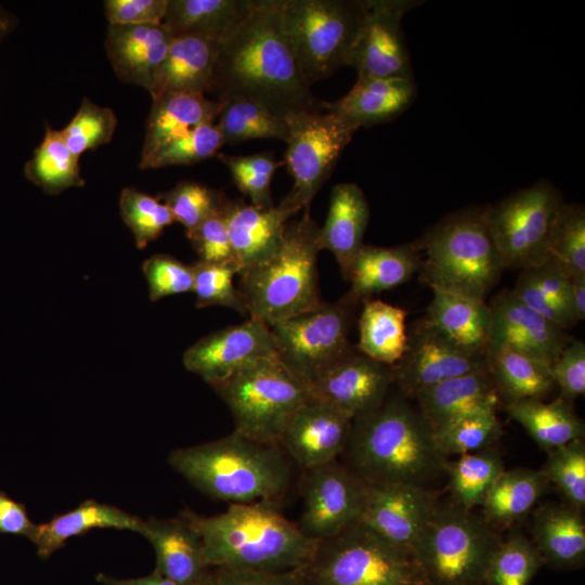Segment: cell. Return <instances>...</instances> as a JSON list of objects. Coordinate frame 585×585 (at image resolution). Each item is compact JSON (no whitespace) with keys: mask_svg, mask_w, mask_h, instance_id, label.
Here are the masks:
<instances>
[{"mask_svg":"<svg viewBox=\"0 0 585 585\" xmlns=\"http://www.w3.org/2000/svg\"><path fill=\"white\" fill-rule=\"evenodd\" d=\"M221 107L222 102L208 99L203 93H166L153 99L140 164L195 127L214 122Z\"/></svg>","mask_w":585,"mask_h":585,"instance_id":"obj_30","label":"cell"},{"mask_svg":"<svg viewBox=\"0 0 585 585\" xmlns=\"http://www.w3.org/2000/svg\"><path fill=\"white\" fill-rule=\"evenodd\" d=\"M142 271L147 281L152 301L193 290V265L185 264L170 255H153L143 262Z\"/></svg>","mask_w":585,"mask_h":585,"instance_id":"obj_52","label":"cell"},{"mask_svg":"<svg viewBox=\"0 0 585 585\" xmlns=\"http://www.w3.org/2000/svg\"><path fill=\"white\" fill-rule=\"evenodd\" d=\"M281 10L310 86L346 66L364 17V0H281Z\"/></svg>","mask_w":585,"mask_h":585,"instance_id":"obj_10","label":"cell"},{"mask_svg":"<svg viewBox=\"0 0 585 585\" xmlns=\"http://www.w3.org/2000/svg\"><path fill=\"white\" fill-rule=\"evenodd\" d=\"M286 121L284 164L294 185L283 200L297 213L310 208L358 129L321 106L289 115Z\"/></svg>","mask_w":585,"mask_h":585,"instance_id":"obj_12","label":"cell"},{"mask_svg":"<svg viewBox=\"0 0 585 585\" xmlns=\"http://www.w3.org/2000/svg\"><path fill=\"white\" fill-rule=\"evenodd\" d=\"M504 470L503 458L493 446L448 459L445 474L454 503L468 510L481 507Z\"/></svg>","mask_w":585,"mask_h":585,"instance_id":"obj_40","label":"cell"},{"mask_svg":"<svg viewBox=\"0 0 585 585\" xmlns=\"http://www.w3.org/2000/svg\"><path fill=\"white\" fill-rule=\"evenodd\" d=\"M320 226L310 208L287 223L280 248L265 261L238 274V291L247 315L271 324L322 302L317 255Z\"/></svg>","mask_w":585,"mask_h":585,"instance_id":"obj_5","label":"cell"},{"mask_svg":"<svg viewBox=\"0 0 585 585\" xmlns=\"http://www.w3.org/2000/svg\"><path fill=\"white\" fill-rule=\"evenodd\" d=\"M500 541L472 510L438 503L411 551L429 585H483Z\"/></svg>","mask_w":585,"mask_h":585,"instance_id":"obj_8","label":"cell"},{"mask_svg":"<svg viewBox=\"0 0 585 585\" xmlns=\"http://www.w3.org/2000/svg\"><path fill=\"white\" fill-rule=\"evenodd\" d=\"M144 520L116 506L87 499L76 508L37 524L29 538L39 557L48 558L65 543L94 529H115L142 533Z\"/></svg>","mask_w":585,"mask_h":585,"instance_id":"obj_33","label":"cell"},{"mask_svg":"<svg viewBox=\"0 0 585 585\" xmlns=\"http://www.w3.org/2000/svg\"><path fill=\"white\" fill-rule=\"evenodd\" d=\"M275 354V339L270 327L249 317L200 338L184 352L183 364L213 387L243 367Z\"/></svg>","mask_w":585,"mask_h":585,"instance_id":"obj_18","label":"cell"},{"mask_svg":"<svg viewBox=\"0 0 585 585\" xmlns=\"http://www.w3.org/2000/svg\"><path fill=\"white\" fill-rule=\"evenodd\" d=\"M549 484H555L566 502L584 510L585 507V443L584 438L547 452L541 469Z\"/></svg>","mask_w":585,"mask_h":585,"instance_id":"obj_47","label":"cell"},{"mask_svg":"<svg viewBox=\"0 0 585 585\" xmlns=\"http://www.w3.org/2000/svg\"><path fill=\"white\" fill-rule=\"evenodd\" d=\"M119 211L123 223L131 231L139 249L158 238L174 222L170 209L157 197L132 186L122 188Z\"/></svg>","mask_w":585,"mask_h":585,"instance_id":"obj_45","label":"cell"},{"mask_svg":"<svg viewBox=\"0 0 585 585\" xmlns=\"http://www.w3.org/2000/svg\"><path fill=\"white\" fill-rule=\"evenodd\" d=\"M225 214L239 274L275 253L283 242L287 221L296 212L283 199L270 208L230 199Z\"/></svg>","mask_w":585,"mask_h":585,"instance_id":"obj_22","label":"cell"},{"mask_svg":"<svg viewBox=\"0 0 585 585\" xmlns=\"http://www.w3.org/2000/svg\"><path fill=\"white\" fill-rule=\"evenodd\" d=\"M496 412L477 413L434 432L438 450L448 458L493 446L503 432Z\"/></svg>","mask_w":585,"mask_h":585,"instance_id":"obj_44","label":"cell"},{"mask_svg":"<svg viewBox=\"0 0 585 585\" xmlns=\"http://www.w3.org/2000/svg\"><path fill=\"white\" fill-rule=\"evenodd\" d=\"M172 38L164 23L108 25L105 50L121 81L150 91Z\"/></svg>","mask_w":585,"mask_h":585,"instance_id":"obj_24","label":"cell"},{"mask_svg":"<svg viewBox=\"0 0 585 585\" xmlns=\"http://www.w3.org/2000/svg\"><path fill=\"white\" fill-rule=\"evenodd\" d=\"M424 318L456 346L486 354L492 316L485 300L432 288Z\"/></svg>","mask_w":585,"mask_h":585,"instance_id":"obj_32","label":"cell"},{"mask_svg":"<svg viewBox=\"0 0 585 585\" xmlns=\"http://www.w3.org/2000/svg\"><path fill=\"white\" fill-rule=\"evenodd\" d=\"M524 270L547 296L574 316L571 304V278L556 261L548 259L540 265Z\"/></svg>","mask_w":585,"mask_h":585,"instance_id":"obj_58","label":"cell"},{"mask_svg":"<svg viewBox=\"0 0 585 585\" xmlns=\"http://www.w3.org/2000/svg\"><path fill=\"white\" fill-rule=\"evenodd\" d=\"M407 348L392 366L393 385L407 399L452 378L487 368L486 354L465 350L424 317L407 333Z\"/></svg>","mask_w":585,"mask_h":585,"instance_id":"obj_16","label":"cell"},{"mask_svg":"<svg viewBox=\"0 0 585 585\" xmlns=\"http://www.w3.org/2000/svg\"><path fill=\"white\" fill-rule=\"evenodd\" d=\"M230 170L237 188L246 195L250 204L270 208L273 207L271 195V181L280 166L271 153H257L246 156L216 155Z\"/></svg>","mask_w":585,"mask_h":585,"instance_id":"obj_49","label":"cell"},{"mask_svg":"<svg viewBox=\"0 0 585 585\" xmlns=\"http://www.w3.org/2000/svg\"><path fill=\"white\" fill-rule=\"evenodd\" d=\"M549 485L541 470L505 469L481 505L482 518L496 531L510 528L535 507Z\"/></svg>","mask_w":585,"mask_h":585,"instance_id":"obj_36","label":"cell"},{"mask_svg":"<svg viewBox=\"0 0 585 585\" xmlns=\"http://www.w3.org/2000/svg\"><path fill=\"white\" fill-rule=\"evenodd\" d=\"M24 174L49 195L86 184L80 174L79 157L69 151L61 131L49 123L42 141L24 166Z\"/></svg>","mask_w":585,"mask_h":585,"instance_id":"obj_39","label":"cell"},{"mask_svg":"<svg viewBox=\"0 0 585 585\" xmlns=\"http://www.w3.org/2000/svg\"><path fill=\"white\" fill-rule=\"evenodd\" d=\"M168 460L196 490L229 504L276 505L291 484V469L280 444L258 442L236 431L176 448Z\"/></svg>","mask_w":585,"mask_h":585,"instance_id":"obj_4","label":"cell"},{"mask_svg":"<svg viewBox=\"0 0 585 585\" xmlns=\"http://www.w3.org/2000/svg\"><path fill=\"white\" fill-rule=\"evenodd\" d=\"M550 372L560 391L559 398L572 403L585 393V344L582 340L571 339L556 360L550 364Z\"/></svg>","mask_w":585,"mask_h":585,"instance_id":"obj_54","label":"cell"},{"mask_svg":"<svg viewBox=\"0 0 585 585\" xmlns=\"http://www.w3.org/2000/svg\"><path fill=\"white\" fill-rule=\"evenodd\" d=\"M511 291L526 306L564 330L577 324L574 316L547 296L525 270H521Z\"/></svg>","mask_w":585,"mask_h":585,"instance_id":"obj_57","label":"cell"},{"mask_svg":"<svg viewBox=\"0 0 585 585\" xmlns=\"http://www.w3.org/2000/svg\"><path fill=\"white\" fill-rule=\"evenodd\" d=\"M36 523L27 515L24 505L0 491V532L31 537Z\"/></svg>","mask_w":585,"mask_h":585,"instance_id":"obj_59","label":"cell"},{"mask_svg":"<svg viewBox=\"0 0 585 585\" xmlns=\"http://www.w3.org/2000/svg\"><path fill=\"white\" fill-rule=\"evenodd\" d=\"M226 205L185 234L199 261L237 266L227 231Z\"/></svg>","mask_w":585,"mask_h":585,"instance_id":"obj_53","label":"cell"},{"mask_svg":"<svg viewBox=\"0 0 585 585\" xmlns=\"http://www.w3.org/2000/svg\"><path fill=\"white\" fill-rule=\"evenodd\" d=\"M438 503L435 493L426 486L367 483L360 521L391 544L411 551Z\"/></svg>","mask_w":585,"mask_h":585,"instance_id":"obj_19","label":"cell"},{"mask_svg":"<svg viewBox=\"0 0 585 585\" xmlns=\"http://www.w3.org/2000/svg\"><path fill=\"white\" fill-rule=\"evenodd\" d=\"M392 385V367L373 361L355 346L307 384L311 399L336 408L351 420L379 408Z\"/></svg>","mask_w":585,"mask_h":585,"instance_id":"obj_17","label":"cell"},{"mask_svg":"<svg viewBox=\"0 0 585 585\" xmlns=\"http://www.w3.org/2000/svg\"><path fill=\"white\" fill-rule=\"evenodd\" d=\"M543 564L533 541L521 532H512L502 538L483 585H529Z\"/></svg>","mask_w":585,"mask_h":585,"instance_id":"obj_42","label":"cell"},{"mask_svg":"<svg viewBox=\"0 0 585 585\" xmlns=\"http://www.w3.org/2000/svg\"><path fill=\"white\" fill-rule=\"evenodd\" d=\"M209 92L220 102H257L282 117L318 106L286 32L281 0H255L219 42Z\"/></svg>","mask_w":585,"mask_h":585,"instance_id":"obj_1","label":"cell"},{"mask_svg":"<svg viewBox=\"0 0 585 585\" xmlns=\"http://www.w3.org/2000/svg\"><path fill=\"white\" fill-rule=\"evenodd\" d=\"M223 145V138L216 123H204L170 141L139 167L158 169L196 164L216 156Z\"/></svg>","mask_w":585,"mask_h":585,"instance_id":"obj_48","label":"cell"},{"mask_svg":"<svg viewBox=\"0 0 585 585\" xmlns=\"http://www.w3.org/2000/svg\"><path fill=\"white\" fill-rule=\"evenodd\" d=\"M156 197L167 205L174 221L181 223L185 231L197 226L229 202L222 192L195 181H181Z\"/></svg>","mask_w":585,"mask_h":585,"instance_id":"obj_50","label":"cell"},{"mask_svg":"<svg viewBox=\"0 0 585 585\" xmlns=\"http://www.w3.org/2000/svg\"><path fill=\"white\" fill-rule=\"evenodd\" d=\"M505 408L546 452L584 438L583 421L574 413L572 403L561 398L551 402L518 400L506 403Z\"/></svg>","mask_w":585,"mask_h":585,"instance_id":"obj_37","label":"cell"},{"mask_svg":"<svg viewBox=\"0 0 585 585\" xmlns=\"http://www.w3.org/2000/svg\"><path fill=\"white\" fill-rule=\"evenodd\" d=\"M156 554L155 571L179 585H203L211 567L203 542L180 515L144 520L141 533Z\"/></svg>","mask_w":585,"mask_h":585,"instance_id":"obj_23","label":"cell"},{"mask_svg":"<svg viewBox=\"0 0 585 585\" xmlns=\"http://www.w3.org/2000/svg\"><path fill=\"white\" fill-rule=\"evenodd\" d=\"M117 122L112 108L100 106L83 98L77 113L60 131L69 151L80 158L87 151L108 144Z\"/></svg>","mask_w":585,"mask_h":585,"instance_id":"obj_46","label":"cell"},{"mask_svg":"<svg viewBox=\"0 0 585 585\" xmlns=\"http://www.w3.org/2000/svg\"><path fill=\"white\" fill-rule=\"evenodd\" d=\"M416 93L414 79L358 77L342 98L320 106L360 129L395 119L411 106Z\"/></svg>","mask_w":585,"mask_h":585,"instance_id":"obj_25","label":"cell"},{"mask_svg":"<svg viewBox=\"0 0 585 585\" xmlns=\"http://www.w3.org/2000/svg\"><path fill=\"white\" fill-rule=\"evenodd\" d=\"M168 0H105L108 25H151L164 22Z\"/></svg>","mask_w":585,"mask_h":585,"instance_id":"obj_55","label":"cell"},{"mask_svg":"<svg viewBox=\"0 0 585 585\" xmlns=\"http://www.w3.org/2000/svg\"><path fill=\"white\" fill-rule=\"evenodd\" d=\"M571 278V304L574 316L578 322L585 318V275Z\"/></svg>","mask_w":585,"mask_h":585,"instance_id":"obj_61","label":"cell"},{"mask_svg":"<svg viewBox=\"0 0 585 585\" xmlns=\"http://www.w3.org/2000/svg\"><path fill=\"white\" fill-rule=\"evenodd\" d=\"M300 571L306 585H429L411 551L361 521L318 541Z\"/></svg>","mask_w":585,"mask_h":585,"instance_id":"obj_7","label":"cell"},{"mask_svg":"<svg viewBox=\"0 0 585 585\" xmlns=\"http://www.w3.org/2000/svg\"><path fill=\"white\" fill-rule=\"evenodd\" d=\"M549 259L572 277L585 275V210L577 204L559 207L548 237Z\"/></svg>","mask_w":585,"mask_h":585,"instance_id":"obj_43","label":"cell"},{"mask_svg":"<svg viewBox=\"0 0 585 585\" xmlns=\"http://www.w3.org/2000/svg\"><path fill=\"white\" fill-rule=\"evenodd\" d=\"M95 580L102 585H179L154 570L148 575L135 578H117L99 573Z\"/></svg>","mask_w":585,"mask_h":585,"instance_id":"obj_60","label":"cell"},{"mask_svg":"<svg viewBox=\"0 0 585 585\" xmlns=\"http://www.w3.org/2000/svg\"><path fill=\"white\" fill-rule=\"evenodd\" d=\"M180 516L200 536L211 568L300 569L312 559L318 543L268 503L230 504L214 516L185 509Z\"/></svg>","mask_w":585,"mask_h":585,"instance_id":"obj_3","label":"cell"},{"mask_svg":"<svg viewBox=\"0 0 585 585\" xmlns=\"http://www.w3.org/2000/svg\"><path fill=\"white\" fill-rule=\"evenodd\" d=\"M351 425L336 408L310 398L296 411L278 444L300 467L310 469L342 454Z\"/></svg>","mask_w":585,"mask_h":585,"instance_id":"obj_21","label":"cell"},{"mask_svg":"<svg viewBox=\"0 0 585 585\" xmlns=\"http://www.w3.org/2000/svg\"><path fill=\"white\" fill-rule=\"evenodd\" d=\"M369 207L363 191L355 183L336 184L330 193L325 223L320 226V249L329 250L348 281L351 265L360 249L368 224Z\"/></svg>","mask_w":585,"mask_h":585,"instance_id":"obj_27","label":"cell"},{"mask_svg":"<svg viewBox=\"0 0 585 585\" xmlns=\"http://www.w3.org/2000/svg\"><path fill=\"white\" fill-rule=\"evenodd\" d=\"M217 119L216 126L224 144H236L253 139H277L285 142L288 136L286 117L276 115L250 100L223 101Z\"/></svg>","mask_w":585,"mask_h":585,"instance_id":"obj_41","label":"cell"},{"mask_svg":"<svg viewBox=\"0 0 585 585\" xmlns=\"http://www.w3.org/2000/svg\"><path fill=\"white\" fill-rule=\"evenodd\" d=\"M533 543L547 563L557 569H577L585 561L583 510L564 503H546L533 515Z\"/></svg>","mask_w":585,"mask_h":585,"instance_id":"obj_29","label":"cell"},{"mask_svg":"<svg viewBox=\"0 0 585 585\" xmlns=\"http://www.w3.org/2000/svg\"><path fill=\"white\" fill-rule=\"evenodd\" d=\"M17 24V16L0 3V43L13 32Z\"/></svg>","mask_w":585,"mask_h":585,"instance_id":"obj_62","label":"cell"},{"mask_svg":"<svg viewBox=\"0 0 585 585\" xmlns=\"http://www.w3.org/2000/svg\"><path fill=\"white\" fill-rule=\"evenodd\" d=\"M419 264L420 251L415 243L395 247L364 244L351 265L350 288L343 296L361 303L374 294L404 284Z\"/></svg>","mask_w":585,"mask_h":585,"instance_id":"obj_31","label":"cell"},{"mask_svg":"<svg viewBox=\"0 0 585 585\" xmlns=\"http://www.w3.org/2000/svg\"><path fill=\"white\" fill-rule=\"evenodd\" d=\"M255 0H168L164 25L174 36L226 38L251 12Z\"/></svg>","mask_w":585,"mask_h":585,"instance_id":"obj_34","label":"cell"},{"mask_svg":"<svg viewBox=\"0 0 585 585\" xmlns=\"http://www.w3.org/2000/svg\"><path fill=\"white\" fill-rule=\"evenodd\" d=\"M212 389L229 407L236 432L278 444L296 411L310 399L307 384L277 356L262 358Z\"/></svg>","mask_w":585,"mask_h":585,"instance_id":"obj_9","label":"cell"},{"mask_svg":"<svg viewBox=\"0 0 585 585\" xmlns=\"http://www.w3.org/2000/svg\"><path fill=\"white\" fill-rule=\"evenodd\" d=\"M203 585H306L300 569L260 571L211 568Z\"/></svg>","mask_w":585,"mask_h":585,"instance_id":"obj_56","label":"cell"},{"mask_svg":"<svg viewBox=\"0 0 585 585\" xmlns=\"http://www.w3.org/2000/svg\"><path fill=\"white\" fill-rule=\"evenodd\" d=\"M366 489L367 483L337 459L306 469L299 528L316 541L335 536L360 521Z\"/></svg>","mask_w":585,"mask_h":585,"instance_id":"obj_14","label":"cell"},{"mask_svg":"<svg viewBox=\"0 0 585 585\" xmlns=\"http://www.w3.org/2000/svg\"><path fill=\"white\" fill-rule=\"evenodd\" d=\"M342 296L277 321L269 327L280 360L306 384L344 355L352 347L350 329L358 307Z\"/></svg>","mask_w":585,"mask_h":585,"instance_id":"obj_11","label":"cell"},{"mask_svg":"<svg viewBox=\"0 0 585 585\" xmlns=\"http://www.w3.org/2000/svg\"><path fill=\"white\" fill-rule=\"evenodd\" d=\"M346 466L366 483L402 482L427 486L445 474L448 458L434 432L402 393L373 413L352 420Z\"/></svg>","mask_w":585,"mask_h":585,"instance_id":"obj_2","label":"cell"},{"mask_svg":"<svg viewBox=\"0 0 585 585\" xmlns=\"http://www.w3.org/2000/svg\"><path fill=\"white\" fill-rule=\"evenodd\" d=\"M364 17L346 66L358 77L413 79L402 30L403 15L416 1L364 0Z\"/></svg>","mask_w":585,"mask_h":585,"instance_id":"obj_15","label":"cell"},{"mask_svg":"<svg viewBox=\"0 0 585 585\" xmlns=\"http://www.w3.org/2000/svg\"><path fill=\"white\" fill-rule=\"evenodd\" d=\"M406 315L403 308L380 300L363 301L355 348L373 361L394 366L407 348Z\"/></svg>","mask_w":585,"mask_h":585,"instance_id":"obj_38","label":"cell"},{"mask_svg":"<svg viewBox=\"0 0 585 585\" xmlns=\"http://www.w3.org/2000/svg\"><path fill=\"white\" fill-rule=\"evenodd\" d=\"M487 370L506 403L544 400L555 388L550 365L506 346H489Z\"/></svg>","mask_w":585,"mask_h":585,"instance_id":"obj_35","label":"cell"},{"mask_svg":"<svg viewBox=\"0 0 585 585\" xmlns=\"http://www.w3.org/2000/svg\"><path fill=\"white\" fill-rule=\"evenodd\" d=\"M219 42L198 36H174L148 91L152 100L166 93L209 92Z\"/></svg>","mask_w":585,"mask_h":585,"instance_id":"obj_28","label":"cell"},{"mask_svg":"<svg viewBox=\"0 0 585 585\" xmlns=\"http://www.w3.org/2000/svg\"><path fill=\"white\" fill-rule=\"evenodd\" d=\"M414 400L437 432L467 416L497 411L502 399L485 368L442 381L420 392Z\"/></svg>","mask_w":585,"mask_h":585,"instance_id":"obj_26","label":"cell"},{"mask_svg":"<svg viewBox=\"0 0 585 585\" xmlns=\"http://www.w3.org/2000/svg\"><path fill=\"white\" fill-rule=\"evenodd\" d=\"M562 199L542 180L487 207V223L504 269L524 270L549 259L548 237Z\"/></svg>","mask_w":585,"mask_h":585,"instance_id":"obj_13","label":"cell"},{"mask_svg":"<svg viewBox=\"0 0 585 585\" xmlns=\"http://www.w3.org/2000/svg\"><path fill=\"white\" fill-rule=\"evenodd\" d=\"M489 308L492 316L489 346H506L550 365L571 340L564 329L526 306L509 289L497 294Z\"/></svg>","mask_w":585,"mask_h":585,"instance_id":"obj_20","label":"cell"},{"mask_svg":"<svg viewBox=\"0 0 585 585\" xmlns=\"http://www.w3.org/2000/svg\"><path fill=\"white\" fill-rule=\"evenodd\" d=\"M486 208L451 213L415 242L420 258V277L439 288L485 300L504 269L491 233Z\"/></svg>","mask_w":585,"mask_h":585,"instance_id":"obj_6","label":"cell"},{"mask_svg":"<svg viewBox=\"0 0 585 585\" xmlns=\"http://www.w3.org/2000/svg\"><path fill=\"white\" fill-rule=\"evenodd\" d=\"M193 265V292L196 308L222 306L247 315L244 302L233 280L238 275L234 264L209 263L197 261Z\"/></svg>","mask_w":585,"mask_h":585,"instance_id":"obj_51","label":"cell"}]
</instances>
